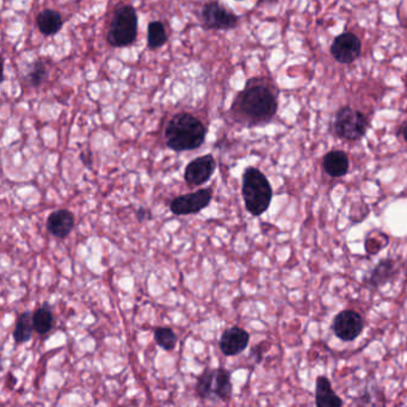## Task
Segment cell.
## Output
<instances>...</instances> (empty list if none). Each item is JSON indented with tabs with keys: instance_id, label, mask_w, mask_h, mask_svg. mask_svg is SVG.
<instances>
[{
	"instance_id": "20",
	"label": "cell",
	"mask_w": 407,
	"mask_h": 407,
	"mask_svg": "<svg viewBox=\"0 0 407 407\" xmlns=\"http://www.w3.org/2000/svg\"><path fill=\"white\" fill-rule=\"evenodd\" d=\"M214 376H215V369H209V368H207L199 376L197 383H196V393L200 397L201 399H214V392H213Z\"/></svg>"
},
{
	"instance_id": "9",
	"label": "cell",
	"mask_w": 407,
	"mask_h": 407,
	"mask_svg": "<svg viewBox=\"0 0 407 407\" xmlns=\"http://www.w3.org/2000/svg\"><path fill=\"white\" fill-rule=\"evenodd\" d=\"M216 170V160L212 155H202L187 164L184 180L189 187H201L212 178Z\"/></svg>"
},
{
	"instance_id": "3",
	"label": "cell",
	"mask_w": 407,
	"mask_h": 407,
	"mask_svg": "<svg viewBox=\"0 0 407 407\" xmlns=\"http://www.w3.org/2000/svg\"><path fill=\"white\" fill-rule=\"evenodd\" d=\"M241 194L246 210L253 216H261L269 209L273 200V187L263 172L248 167L243 175Z\"/></svg>"
},
{
	"instance_id": "25",
	"label": "cell",
	"mask_w": 407,
	"mask_h": 407,
	"mask_svg": "<svg viewBox=\"0 0 407 407\" xmlns=\"http://www.w3.org/2000/svg\"><path fill=\"white\" fill-rule=\"evenodd\" d=\"M401 134H403L404 140L407 143V122L401 128Z\"/></svg>"
},
{
	"instance_id": "16",
	"label": "cell",
	"mask_w": 407,
	"mask_h": 407,
	"mask_svg": "<svg viewBox=\"0 0 407 407\" xmlns=\"http://www.w3.org/2000/svg\"><path fill=\"white\" fill-rule=\"evenodd\" d=\"M397 273V266L393 259H383L371 273L368 283L374 288H380L391 281Z\"/></svg>"
},
{
	"instance_id": "12",
	"label": "cell",
	"mask_w": 407,
	"mask_h": 407,
	"mask_svg": "<svg viewBox=\"0 0 407 407\" xmlns=\"http://www.w3.org/2000/svg\"><path fill=\"white\" fill-rule=\"evenodd\" d=\"M74 224L76 220L73 213L67 209H59L49 214L47 229L52 236H57L59 239H65L73 231Z\"/></svg>"
},
{
	"instance_id": "7",
	"label": "cell",
	"mask_w": 407,
	"mask_h": 407,
	"mask_svg": "<svg viewBox=\"0 0 407 407\" xmlns=\"http://www.w3.org/2000/svg\"><path fill=\"white\" fill-rule=\"evenodd\" d=\"M212 201V192L209 189H200L195 192L176 197L170 204V210L175 215H192L207 208Z\"/></svg>"
},
{
	"instance_id": "27",
	"label": "cell",
	"mask_w": 407,
	"mask_h": 407,
	"mask_svg": "<svg viewBox=\"0 0 407 407\" xmlns=\"http://www.w3.org/2000/svg\"><path fill=\"white\" fill-rule=\"evenodd\" d=\"M238 1H241V0H238Z\"/></svg>"
},
{
	"instance_id": "24",
	"label": "cell",
	"mask_w": 407,
	"mask_h": 407,
	"mask_svg": "<svg viewBox=\"0 0 407 407\" xmlns=\"http://www.w3.org/2000/svg\"><path fill=\"white\" fill-rule=\"evenodd\" d=\"M136 217L140 222H143V221L150 220L152 219V214L148 209H145V208H138L136 210Z\"/></svg>"
},
{
	"instance_id": "11",
	"label": "cell",
	"mask_w": 407,
	"mask_h": 407,
	"mask_svg": "<svg viewBox=\"0 0 407 407\" xmlns=\"http://www.w3.org/2000/svg\"><path fill=\"white\" fill-rule=\"evenodd\" d=\"M250 334L241 327L233 326L221 334L220 350L224 356H236L241 354L248 348Z\"/></svg>"
},
{
	"instance_id": "10",
	"label": "cell",
	"mask_w": 407,
	"mask_h": 407,
	"mask_svg": "<svg viewBox=\"0 0 407 407\" xmlns=\"http://www.w3.org/2000/svg\"><path fill=\"white\" fill-rule=\"evenodd\" d=\"M362 43L359 37L352 33H344L334 38L331 45V54L339 64H351L361 55Z\"/></svg>"
},
{
	"instance_id": "8",
	"label": "cell",
	"mask_w": 407,
	"mask_h": 407,
	"mask_svg": "<svg viewBox=\"0 0 407 407\" xmlns=\"http://www.w3.org/2000/svg\"><path fill=\"white\" fill-rule=\"evenodd\" d=\"M364 320L359 312L345 310L339 312L334 319L332 329L337 337L343 342H352L362 334Z\"/></svg>"
},
{
	"instance_id": "6",
	"label": "cell",
	"mask_w": 407,
	"mask_h": 407,
	"mask_svg": "<svg viewBox=\"0 0 407 407\" xmlns=\"http://www.w3.org/2000/svg\"><path fill=\"white\" fill-rule=\"evenodd\" d=\"M238 16L221 6L217 1H209L201 11V23L209 30H229L238 25Z\"/></svg>"
},
{
	"instance_id": "14",
	"label": "cell",
	"mask_w": 407,
	"mask_h": 407,
	"mask_svg": "<svg viewBox=\"0 0 407 407\" xmlns=\"http://www.w3.org/2000/svg\"><path fill=\"white\" fill-rule=\"evenodd\" d=\"M349 158L342 151H331L322 159V167L327 175L339 178L349 172Z\"/></svg>"
},
{
	"instance_id": "15",
	"label": "cell",
	"mask_w": 407,
	"mask_h": 407,
	"mask_svg": "<svg viewBox=\"0 0 407 407\" xmlns=\"http://www.w3.org/2000/svg\"><path fill=\"white\" fill-rule=\"evenodd\" d=\"M38 30L45 36H52L62 30L64 21L62 15L52 8H45L36 18Z\"/></svg>"
},
{
	"instance_id": "23",
	"label": "cell",
	"mask_w": 407,
	"mask_h": 407,
	"mask_svg": "<svg viewBox=\"0 0 407 407\" xmlns=\"http://www.w3.org/2000/svg\"><path fill=\"white\" fill-rule=\"evenodd\" d=\"M47 74H48V71H47L45 62L37 60L34 62L29 73L27 74V82L31 87H40L47 79Z\"/></svg>"
},
{
	"instance_id": "22",
	"label": "cell",
	"mask_w": 407,
	"mask_h": 407,
	"mask_svg": "<svg viewBox=\"0 0 407 407\" xmlns=\"http://www.w3.org/2000/svg\"><path fill=\"white\" fill-rule=\"evenodd\" d=\"M155 339L157 344L166 351L173 350L178 342L177 334L170 327H157L155 330Z\"/></svg>"
},
{
	"instance_id": "13",
	"label": "cell",
	"mask_w": 407,
	"mask_h": 407,
	"mask_svg": "<svg viewBox=\"0 0 407 407\" xmlns=\"http://www.w3.org/2000/svg\"><path fill=\"white\" fill-rule=\"evenodd\" d=\"M343 400L336 394L330 380L326 376H319L315 383V405L317 407H341Z\"/></svg>"
},
{
	"instance_id": "18",
	"label": "cell",
	"mask_w": 407,
	"mask_h": 407,
	"mask_svg": "<svg viewBox=\"0 0 407 407\" xmlns=\"http://www.w3.org/2000/svg\"><path fill=\"white\" fill-rule=\"evenodd\" d=\"M213 392H214V399L227 401L231 398V394H232L231 374L224 368L215 369Z\"/></svg>"
},
{
	"instance_id": "1",
	"label": "cell",
	"mask_w": 407,
	"mask_h": 407,
	"mask_svg": "<svg viewBox=\"0 0 407 407\" xmlns=\"http://www.w3.org/2000/svg\"><path fill=\"white\" fill-rule=\"evenodd\" d=\"M278 90L275 83L266 78H252L236 94L228 111L229 117L241 126H263L277 113Z\"/></svg>"
},
{
	"instance_id": "19",
	"label": "cell",
	"mask_w": 407,
	"mask_h": 407,
	"mask_svg": "<svg viewBox=\"0 0 407 407\" xmlns=\"http://www.w3.org/2000/svg\"><path fill=\"white\" fill-rule=\"evenodd\" d=\"M34 327L38 334H47L53 329L54 315L48 304H43L33 314Z\"/></svg>"
},
{
	"instance_id": "2",
	"label": "cell",
	"mask_w": 407,
	"mask_h": 407,
	"mask_svg": "<svg viewBox=\"0 0 407 407\" xmlns=\"http://www.w3.org/2000/svg\"><path fill=\"white\" fill-rule=\"evenodd\" d=\"M207 128L199 118L187 113L172 116L164 133L169 148L176 152L192 151L202 146Z\"/></svg>"
},
{
	"instance_id": "5",
	"label": "cell",
	"mask_w": 407,
	"mask_h": 407,
	"mask_svg": "<svg viewBox=\"0 0 407 407\" xmlns=\"http://www.w3.org/2000/svg\"><path fill=\"white\" fill-rule=\"evenodd\" d=\"M334 129L339 138L356 141L366 135L368 120L361 111L355 110L350 106H343L336 114Z\"/></svg>"
},
{
	"instance_id": "21",
	"label": "cell",
	"mask_w": 407,
	"mask_h": 407,
	"mask_svg": "<svg viewBox=\"0 0 407 407\" xmlns=\"http://www.w3.org/2000/svg\"><path fill=\"white\" fill-rule=\"evenodd\" d=\"M167 41V34L163 23L159 21L151 22L147 28V45L150 49L163 47Z\"/></svg>"
},
{
	"instance_id": "4",
	"label": "cell",
	"mask_w": 407,
	"mask_h": 407,
	"mask_svg": "<svg viewBox=\"0 0 407 407\" xmlns=\"http://www.w3.org/2000/svg\"><path fill=\"white\" fill-rule=\"evenodd\" d=\"M138 36V15L131 5H122L115 10L106 40L115 48L128 47Z\"/></svg>"
},
{
	"instance_id": "17",
	"label": "cell",
	"mask_w": 407,
	"mask_h": 407,
	"mask_svg": "<svg viewBox=\"0 0 407 407\" xmlns=\"http://www.w3.org/2000/svg\"><path fill=\"white\" fill-rule=\"evenodd\" d=\"M34 327L33 314L30 312H23L17 317L16 326L13 330V339L17 344H24L33 337Z\"/></svg>"
},
{
	"instance_id": "26",
	"label": "cell",
	"mask_w": 407,
	"mask_h": 407,
	"mask_svg": "<svg viewBox=\"0 0 407 407\" xmlns=\"http://www.w3.org/2000/svg\"><path fill=\"white\" fill-rule=\"evenodd\" d=\"M259 4H273V3H277L278 0H258Z\"/></svg>"
}]
</instances>
